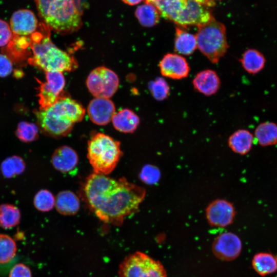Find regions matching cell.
I'll return each instance as SVG.
<instances>
[{"label": "cell", "instance_id": "1", "mask_svg": "<svg viewBox=\"0 0 277 277\" xmlns=\"http://www.w3.org/2000/svg\"><path fill=\"white\" fill-rule=\"evenodd\" d=\"M83 194L88 207L100 220L118 226L138 211L146 190L125 177L115 179L94 172L86 180Z\"/></svg>", "mask_w": 277, "mask_h": 277}, {"label": "cell", "instance_id": "2", "mask_svg": "<svg viewBox=\"0 0 277 277\" xmlns=\"http://www.w3.org/2000/svg\"><path fill=\"white\" fill-rule=\"evenodd\" d=\"M85 113V110L81 104L63 95L52 105L35 112L42 131L55 137L68 135L74 124L83 120Z\"/></svg>", "mask_w": 277, "mask_h": 277}, {"label": "cell", "instance_id": "3", "mask_svg": "<svg viewBox=\"0 0 277 277\" xmlns=\"http://www.w3.org/2000/svg\"><path fill=\"white\" fill-rule=\"evenodd\" d=\"M39 18L50 29L62 34L82 25L80 0H34Z\"/></svg>", "mask_w": 277, "mask_h": 277}, {"label": "cell", "instance_id": "4", "mask_svg": "<svg viewBox=\"0 0 277 277\" xmlns=\"http://www.w3.org/2000/svg\"><path fill=\"white\" fill-rule=\"evenodd\" d=\"M30 40L33 52V56L29 60L30 64L45 72H70L77 67L74 57L55 46L49 33L35 31L31 35Z\"/></svg>", "mask_w": 277, "mask_h": 277}, {"label": "cell", "instance_id": "5", "mask_svg": "<svg viewBox=\"0 0 277 277\" xmlns=\"http://www.w3.org/2000/svg\"><path fill=\"white\" fill-rule=\"evenodd\" d=\"M153 5L160 14L179 26L203 25L213 17L206 6L195 0H145Z\"/></svg>", "mask_w": 277, "mask_h": 277}, {"label": "cell", "instance_id": "6", "mask_svg": "<svg viewBox=\"0 0 277 277\" xmlns=\"http://www.w3.org/2000/svg\"><path fill=\"white\" fill-rule=\"evenodd\" d=\"M87 157L94 172L107 175L114 169L123 152L119 141L97 132L88 142Z\"/></svg>", "mask_w": 277, "mask_h": 277}, {"label": "cell", "instance_id": "7", "mask_svg": "<svg viewBox=\"0 0 277 277\" xmlns=\"http://www.w3.org/2000/svg\"><path fill=\"white\" fill-rule=\"evenodd\" d=\"M197 28V48L211 63H218L229 47L225 26L213 17Z\"/></svg>", "mask_w": 277, "mask_h": 277}, {"label": "cell", "instance_id": "8", "mask_svg": "<svg viewBox=\"0 0 277 277\" xmlns=\"http://www.w3.org/2000/svg\"><path fill=\"white\" fill-rule=\"evenodd\" d=\"M119 277H167L161 262L141 252L127 256L120 264Z\"/></svg>", "mask_w": 277, "mask_h": 277}, {"label": "cell", "instance_id": "9", "mask_svg": "<svg viewBox=\"0 0 277 277\" xmlns=\"http://www.w3.org/2000/svg\"><path fill=\"white\" fill-rule=\"evenodd\" d=\"M86 85L90 93L95 97L109 98L117 91L119 79L113 71L100 66L90 72L87 78Z\"/></svg>", "mask_w": 277, "mask_h": 277}, {"label": "cell", "instance_id": "10", "mask_svg": "<svg viewBox=\"0 0 277 277\" xmlns=\"http://www.w3.org/2000/svg\"><path fill=\"white\" fill-rule=\"evenodd\" d=\"M46 82L38 80V102L40 109L47 108L53 104L61 96L65 85V80L62 72H46Z\"/></svg>", "mask_w": 277, "mask_h": 277}, {"label": "cell", "instance_id": "11", "mask_svg": "<svg viewBox=\"0 0 277 277\" xmlns=\"http://www.w3.org/2000/svg\"><path fill=\"white\" fill-rule=\"evenodd\" d=\"M205 214L210 225L225 227L233 223L236 211L231 202L226 200L218 199L208 204L205 210Z\"/></svg>", "mask_w": 277, "mask_h": 277}, {"label": "cell", "instance_id": "12", "mask_svg": "<svg viewBox=\"0 0 277 277\" xmlns=\"http://www.w3.org/2000/svg\"><path fill=\"white\" fill-rule=\"evenodd\" d=\"M242 249L241 239L231 232L220 234L214 239L212 244L214 254L223 261L234 260L240 255Z\"/></svg>", "mask_w": 277, "mask_h": 277}, {"label": "cell", "instance_id": "13", "mask_svg": "<svg viewBox=\"0 0 277 277\" xmlns=\"http://www.w3.org/2000/svg\"><path fill=\"white\" fill-rule=\"evenodd\" d=\"M162 75L173 80H181L188 76L190 68L186 58L177 53L165 54L159 63Z\"/></svg>", "mask_w": 277, "mask_h": 277}, {"label": "cell", "instance_id": "14", "mask_svg": "<svg viewBox=\"0 0 277 277\" xmlns=\"http://www.w3.org/2000/svg\"><path fill=\"white\" fill-rule=\"evenodd\" d=\"M10 25L15 35L23 36L31 35L39 26L34 13L26 9L15 11L11 17Z\"/></svg>", "mask_w": 277, "mask_h": 277}, {"label": "cell", "instance_id": "15", "mask_svg": "<svg viewBox=\"0 0 277 277\" xmlns=\"http://www.w3.org/2000/svg\"><path fill=\"white\" fill-rule=\"evenodd\" d=\"M115 110L114 103L107 98L95 97L87 107L88 114L91 121L100 126L106 125L111 121Z\"/></svg>", "mask_w": 277, "mask_h": 277}, {"label": "cell", "instance_id": "16", "mask_svg": "<svg viewBox=\"0 0 277 277\" xmlns=\"http://www.w3.org/2000/svg\"><path fill=\"white\" fill-rule=\"evenodd\" d=\"M192 84L196 91L206 96H210L218 91L221 81L215 71L206 69L196 74L193 79Z\"/></svg>", "mask_w": 277, "mask_h": 277}, {"label": "cell", "instance_id": "17", "mask_svg": "<svg viewBox=\"0 0 277 277\" xmlns=\"http://www.w3.org/2000/svg\"><path fill=\"white\" fill-rule=\"evenodd\" d=\"M51 161L53 167L62 172H68L77 166L78 157L76 151L68 146H62L53 152Z\"/></svg>", "mask_w": 277, "mask_h": 277}, {"label": "cell", "instance_id": "18", "mask_svg": "<svg viewBox=\"0 0 277 277\" xmlns=\"http://www.w3.org/2000/svg\"><path fill=\"white\" fill-rule=\"evenodd\" d=\"M111 121L114 128L123 133L133 132L140 122L139 117L129 109H123L115 113Z\"/></svg>", "mask_w": 277, "mask_h": 277}, {"label": "cell", "instance_id": "19", "mask_svg": "<svg viewBox=\"0 0 277 277\" xmlns=\"http://www.w3.org/2000/svg\"><path fill=\"white\" fill-rule=\"evenodd\" d=\"M253 141L254 137L252 133L247 130L241 129L230 135L228 145L234 153L244 155L250 151Z\"/></svg>", "mask_w": 277, "mask_h": 277}, {"label": "cell", "instance_id": "20", "mask_svg": "<svg viewBox=\"0 0 277 277\" xmlns=\"http://www.w3.org/2000/svg\"><path fill=\"white\" fill-rule=\"evenodd\" d=\"M196 48L195 35L181 27H176L174 49L176 53L183 55H190L195 51Z\"/></svg>", "mask_w": 277, "mask_h": 277}, {"label": "cell", "instance_id": "21", "mask_svg": "<svg viewBox=\"0 0 277 277\" xmlns=\"http://www.w3.org/2000/svg\"><path fill=\"white\" fill-rule=\"evenodd\" d=\"M55 206L61 214L71 215L76 214L80 209L79 199L73 192L69 190L60 191L55 199Z\"/></svg>", "mask_w": 277, "mask_h": 277}, {"label": "cell", "instance_id": "22", "mask_svg": "<svg viewBox=\"0 0 277 277\" xmlns=\"http://www.w3.org/2000/svg\"><path fill=\"white\" fill-rule=\"evenodd\" d=\"M251 264L258 274L265 276L277 271V256L271 253L260 252L253 256Z\"/></svg>", "mask_w": 277, "mask_h": 277}, {"label": "cell", "instance_id": "23", "mask_svg": "<svg viewBox=\"0 0 277 277\" xmlns=\"http://www.w3.org/2000/svg\"><path fill=\"white\" fill-rule=\"evenodd\" d=\"M239 61L243 69L251 74L261 72L264 69L266 62L264 54L259 50L253 48L245 50Z\"/></svg>", "mask_w": 277, "mask_h": 277}, {"label": "cell", "instance_id": "24", "mask_svg": "<svg viewBox=\"0 0 277 277\" xmlns=\"http://www.w3.org/2000/svg\"><path fill=\"white\" fill-rule=\"evenodd\" d=\"M254 136L262 146L277 144V124L272 122L260 123L254 131Z\"/></svg>", "mask_w": 277, "mask_h": 277}, {"label": "cell", "instance_id": "25", "mask_svg": "<svg viewBox=\"0 0 277 277\" xmlns=\"http://www.w3.org/2000/svg\"><path fill=\"white\" fill-rule=\"evenodd\" d=\"M135 15L140 23L146 27L155 26L160 19V13L157 9L149 3H145L137 7Z\"/></svg>", "mask_w": 277, "mask_h": 277}, {"label": "cell", "instance_id": "26", "mask_svg": "<svg viewBox=\"0 0 277 277\" xmlns=\"http://www.w3.org/2000/svg\"><path fill=\"white\" fill-rule=\"evenodd\" d=\"M21 213L18 208L10 204L0 205V227L8 229L16 226L21 220Z\"/></svg>", "mask_w": 277, "mask_h": 277}, {"label": "cell", "instance_id": "27", "mask_svg": "<svg viewBox=\"0 0 277 277\" xmlns=\"http://www.w3.org/2000/svg\"><path fill=\"white\" fill-rule=\"evenodd\" d=\"M25 169V163L23 159L13 155L6 159L1 164V171L7 178H11L22 173Z\"/></svg>", "mask_w": 277, "mask_h": 277}, {"label": "cell", "instance_id": "28", "mask_svg": "<svg viewBox=\"0 0 277 277\" xmlns=\"http://www.w3.org/2000/svg\"><path fill=\"white\" fill-rule=\"evenodd\" d=\"M17 250L15 241L10 236L0 234V264L11 261L15 256Z\"/></svg>", "mask_w": 277, "mask_h": 277}, {"label": "cell", "instance_id": "29", "mask_svg": "<svg viewBox=\"0 0 277 277\" xmlns=\"http://www.w3.org/2000/svg\"><path fill=\"white\" fill-rule=\"evenodd\" d=\"M15 134L21 142H32L38 137V129L33 123L21 122L17 125Z\"/></svg>", "mask_w": 277, "mask_h": 277}, {"label": "cell", "instance_id": "30", "mask_svg": "<svg viewBox=\"0 0 277 277\" xmlns=\"http://www.w3.org/2000/svg\"><path fill=\"white\" fill-rule=\"evenodd\" d=\"M33 204L40 211H49L55 205V198L50 191L42 189L38 191L34 196Z\"/></svg>", "mask_w": 277, "mask_h": 277}, {"label": "cell", "instance_id": "31", "mask_svg": "<svg viewBox=\"0 0 277 277\" xmlns=\"http://www.w3.org/2000/svg\"><path fill=\"white\" fill-rule=\"evenodd\" d=\"M149 90L152 96L157 101L166 99L170 94V87L164 78L157 77L148 84Z\"/></svg>", "mask_w": 277, "mask_h": 277}, {"label": "cell", "instance_id": "32", "mask_svg": "<svg viewBox=\"0 0 277 277\" xmlns=\"http://www.w3.org/2000/svg\"><path fill=\"white\" fill-rule=\"evenodd\" d=\"M161 178L160 169L155 166L147 164L143 167L140 173V179L144 183L154 185L159 182Z\"/></svg>", "mask_w": 277, "mask_h": 277}, {"label": "cell", "instance_id": "33", "mask_svg": "<svg viewBox=\"0 0 277 277\" xmlns=\"http://www.w3.org/2000/svg\"><path fill=\"white\" fill-rule=\"evenodd\" d=\"M13 38V32L9 25L0 19V47L6 46Z\"/></svg>", "mask_w": 277, "mask_h": 277}, {"label": "cell", "instance_id": "34", "mask_svg": "<svg viewBox=\"0 0 277 277\" xmlns=\"http://www.w3.org/2000/svg\"><path fill=\"white\" fill-rule=\"evenodd\" d=\"M9 277H32L31 271L27 266L19 263L12 268Z\"/></svg>", "mask_w": 277, "mask_h": 277}, {"label": "cell", "instance_id": "35", "mask_svg": "<svg viewBox=\"0 0 277 277\" xmlns=\"http://www.w3.org/2000/svg\"><path fill=\"white\" fill-rule=\"evenodd\" d=\"M12 64L6 55L0 54V77L9 75L12 71Z\"/></svg>", "mask_w": 277, "mask_h": 277}, {"label": "cell", "instance_id": "36", "mask_svg": "<svg viewBox=\"0 0 277 277\" xmlns=\"http://www.w3.org/2000/svg\"><path fill=\"white\" fill-rule=\"evenodd\" d=\"M197 2L206 7H212L215 5L217 1L220 0H195Z\"/></svg>", "mask_w": 277, "mask_h": 277}, {"label": "cell", "instance_id": "37", "mask_svg": "<svg viewBox=\"0 0 277 277\" xmlns=\"http://www.w3.org/2000/svg\"><path fill=\"white\" fill-rule=\"evenodd\" d=\"M143 1V0H122L124 3L130 6L137 5Z\"/></svg>", "mask_w": 277, "mask_h": 277}]
</instances>
